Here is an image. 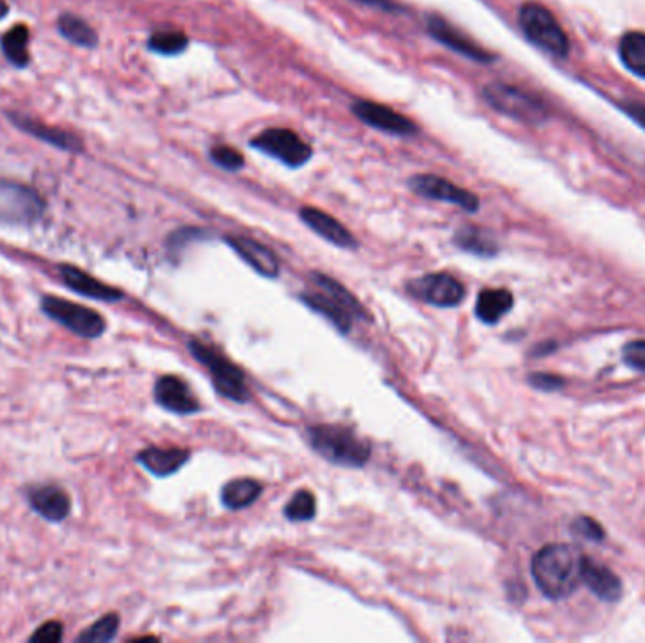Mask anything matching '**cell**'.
Segmentation results:
<instances>
[{"instance_id":"cell-19","label":"cell","mask_w":645,"mask_h":643,"mask_svg":"<svg viewBox=\"0 0 645 643\" xmlns=\"http://www.w3.org/2000/svg\"><path fill=\"white\" fill-rule=\"evenodd\" d=\"M29 502H31L34 512L42 515L51 523H59V521L67 519L68 513H70V498L67 493L59 487H53V485H44V487L33 489L29 493Z\"/></svg>"},{"instance_id":"cell-7","label":"cell","mask_w":645,"mask_h":643,"mask_svg":"<svg viewBox=\"0 0 645 643\" xmlns=\"http://www.w3.org/2000/svg\"><path fill=\"white\" fill-rule=\"evenodd\" d=\"M44 214L40 195L21 183L0 180V223L33 225Z\"/></svg>"},{"instance_id":"cell-25","label":"cell","mask_w":645,"mask_h":643,"mask_svg":"<svg viewBox=\"0 0 645 643\" xmlns=\"http://www.w3.org/2000/svg\"><path fill=\"white\" fill-rule=\"evenodd\" d=\"M0 44H2V51H4L6 59L12 65L17 66V68L29 65V61H31V55H29V29L25 25L19 23L16 27H12L8 33L2 36Z\"/></svg>"},{"instance_id":"cell-5","label":"cell","mask_w":645,"mask_h":643,"mask_svg":"<svg viewBox=\"0 0 645 643\" xmlns=\"http://www.w3.org/2000/svg\"><path fill=\"white\" fill-rule=\"evenodd\" d=\"M481 95L498 114L512 117L515 121L529 125H538L546 121L547 108L544 102L515 85L502 82L487 83Z\"/></svg>"},{"instance_id":"cell-31","label":"cell","mask_w":645,"mask_h":643,"mask_svg":"<svg viewBox=\"0 0 645 643\" xmlns=\"http://www.w3.org/2000/svg\"><path fill=\"white\" fill-rule=\"evenodd\" d=\"M210 159L223 170H240L244 166V155L231 146H215L210 151Z\"/></svg>"},{"instance_id":"cell-32","label":"cell","mask_w":645,"mask_h":643,"mask_svg":"<svg viewBox=\"0 0 645 643\" xmlns=\"http://www.w3.org/2000/svg\"><path fill=\"white\" fill-rule=\"evenodd\" d=\"M623 361L632 370L645 372V340L629 342L627 346L623 347Z\"/></svg>"},{"instance_id":"cell-14","label":"cell","mask_w":645,"mask_h":643,"mask_svg":"<svg viewBox=\"0 0 645 643\" xmlns=\"http://www.w3.org/2000/svg\"><path fill=\"white\" fill-rule=\"evenodd\" d=\"M155 400L168 412L180 413V415H189L200 410V404L191 393L189 385L176 376L159 378L155 383Z\"/></svg>"},{"instance_id":"cell-13","label":"cell","mask_w":645,"mask_h":643,"mask_svg":"<svg viewBox=\"0 0 645 643\" xmlns=\"http://www.w3.org/2000/svg\"><path fill=\"white\" fill-rule=\"evenodd\" d=\"M427 29H429L430 36L436 42H440L442 46H446L449 50L463 55L470 61L483 63V65L495 61L493 53L483 50L474 40H470L466 34L461 33L459 29H455L444 17L430 16L427 19Z\"/></svg>"},{"instance_id":"cell-22","label":"cell","mask_w":645,"mask_h":643,"mask_svg":"<svg viewBox=\"0 0 645 643\" xmlns=\"http://www.w3.org/2000/svg\"><path fill=\"white\" fill-rule=\"evenodd\" d=\"M513 295L506 289L481 291L476 304V315L485 325H497L498 321L512 310Z\"/></svg>"},{"instance_id":"cell-24","label":"cell","mask_w":645,"mask_h":643,"mask_svg":"<svg viewBox=\"0 0 645 643\" xmlns=\"http://www.w3.org/2000/svg\"><path fill=\"white\" fill-rule=\"evenodd\" d=\"M619 57L632 74L645 78V33L630 31L625 34L619 42Z\"/></svg>"},{"instance_id":"cell-18","label":"cell","mask_w":645,"mask_h":643,"mask_svg":"<svg viewBox=\"0 0 645 643\" xmlns=\"http://www.w3.org/2000/svg\"><path fill=\"white\" fill-rule=\"evenodd\" d=\"M581 581L593 591V593L606 600V602H615L623 594V585L621 579L613 574L612 570L600 562L593 559H583V572H581Z\"/></svg>"},{"instance_id":"cell-36","label":"cell","mask_w":645,"mask_h":643,"mask_svg":"<svg viewBox=\"0 0 645 643\" xmlns=\"http://www.w3.org/2000/svg\"><path fill=\"white\" fill-rule=\"evenodd\" d=\"M530 383H532V387L542 389V391H555V389L563 387L564 381L557 376H551V374H534V376H530Z\"/></svg>"},{"instance_id":"cell-26","label":"cell","mask_w":645,"mask_h":643,"mask_svg":"<svg viewBox=\"0 0 645 643\" xmlns=\"http://www.w3.org/2000/svg\"><path fill=\"white\" fill-rule=\"evenodd\" d=\"M455 244L464 251L476 253V255H483V257H491L497 255L498 246L495 238L489 232L481 231L476 227H464L461 231L455 234Z\"/></svg>"},{"instance_id":"cell-34","label":"cell","mask_w":645,"mask_h":643,"mask_svg":"<svg viewBox=\"0 0 645 643\" xmlns=\"http://www.w3.org/2000/svg\"><path fill=\"white\" fill-rule=\"evenodd\" d=\"M63 640V625L57 621H50L38 628L31 636V642L57 643Z\"/></svg>"},{"instance_id":"cell-28","label":"cell","mask_w":645,"mask_h":643,"mask_svg":"<svg viewBox=\"0 0 645 643\" xmlns=\"http://www.w3.org/2000/svg\"><path fill=\"white\" fill-rule=\"evenodd\" d=\"M187 44H189L187 36L180 31H157L149 36L148 42L149 50L168 57L183 53Z\"/></svg>"},{"instance_id":"cell-30","label":"cell","mask_w":645,"mask_h":643,"mask_svg":"<svg viewBox=\"0 0 645 643\" xmlns=\"http://www.w3.org/2000/svg\"><path fill=\"white\" fill-rule=\"evenodd\" d=\"M119 628V617L116 613H108L106 617H102L91 628H87L83 634H80V642L102 643L114 640Z\"/></svg>"},{"instance_id":"cell-11","label":"cell","mask_w":645,"mask_h":643,"mask_svg":"<svg viewBox=\"0 0 645 643\" xmlns=\"http://www.w3.org/2000/svg\"><path fill=\"white\" fill-rule=\"evenodd\" d=\"M410 293L419 300H425L438 308H453L459 306L464 298V285L457 278L438 272L429 274L408 285Z\"/></svg>"},{"instance_id":"cell-27","label":"cell","mask_w":645,"mask_h":643,"mask_svg":"<svg viewBox=\"0 0 645 643\" xmlns=\"http://www.w3.org/2000/svg\"><path fill=\"white\" fill-rule=\"evenodd\" d=\"M57 27H59V33L63 34L67 38L68 42L76 44V46H82V48H95L97 42H99V36L97 33L83 21L78 16H70V14H65V16L59 17L57 21Z\"/></svg>"},{"instance_id":"cell-17","label":"cell","mask_w":645,"mask_h":643,"mask_svg":"<svg viewBox=\"0 0 645 643\" xmlns=\"http://www.w3.org/2000/svg\"><path fill=\"white\" fill-rule=\"evenodd\" d=\"M138 462L157 478L176 474L189 461V451L182 447H148L138 453Z\"/></svg>"},{"instance_id":"cell-23","label":"cell","mask_w":645,"mask_h":643,"mask_svg":"<svg viewBox=\"0 0 645 643\" xmlns=\"http://www.w3.org/2000/svg\"><path fill=\"white\" fill-rule=\"evenodd\" d=\"M263 493V487L255 479H234L223 487L221 500L229 510H244Z\"/></svg>"},{"instance_id":"cell-21","label":"cell","mask_w":645,"mask_h":643,"mask_svg":"<svg viewBox=\"0 0 645 643\" xmlns=\"http://www.w3.org/2000/svg\"><path fill=\"white\" fill-rule=\"evenodd\" d=\"M12 121L16 123L19 129L33 134L36 138L48 142V144L55 146V148L65 149V151H78V149L82 148V144H80V140L76 136L61 131V129L48 127L44 123H38L34 119H29V117L12 116Z\"/></svg>"},{"instance_id":"cell-12","label":"cell","mask_w":645,"mask_h":643,"mask_svg":"<svg viewBox=\"0 0 645 643\" xmlns=\"http://www.w3.org/2000/svg\"><path fill=\"white\" fill-rule=\"evenodd\" d=\"M353 114L363 121L364 125L376 131L395 134V136H412L417 132V125L412 119L395 112L393 108L374 102V100H357L351 106Z\"/></svg>"},{"instance_id":"cell-35","label":"cell","mask_w":645,"mask_h":643,"mask_svg":"<svg viewBox=\"0 0 645 643\" xmlns=\"http://www.w3.org/2000/svg\"><path fill=\"white\" fill-rule=\"evenodd\" d=\"M621 110L632 117L640 127L645 129V102L644 100H625L621 102Z\"/></svg>"},{"instance_id":"cell-16","label":"cell","mask_w":645,"mask_h":643,"mask_svg":"<svg viewBox=\"0 0 645 643\" xmlns=\"http://www.w3.org/2000/svg\"><path fill=\"white\" fill-rule=\"evenodd\" d=\"M300 219L321 238H325L327 242H331L334 246L344 249H353L357 246L353 234L332 215L317 210L314 206H304L300 210Z\"/></svg>"},{"instance_id":"cell-2","label":"cell","mask_w":645,"mask_h":643,"mask_svg":"<svg viewBox=\"0 0 645 643\" xmlns=\"http://www.w3.org/2000/svg\"><path fill=\"white\" fill-rule=\"evenodd\" d=\"M306 438L315 453L340 466L361 468L370 459V446L355 432L336 425H317L306 430Z\"/></svg>"},{"instance_id":"cell-8","label":"cell","mask_w":645,"mask_h":643,"mask_svg":"<svg viewBox=\"0 0 645 643\" xmlns=\"http://www.w3.org/2000/svg\"><path fill=\"white\" fill-rule=\"evenodd\" d=\"M251 146L289 168H300L312 159V148L297 132L282 127H272L257 134Z\"/></svg>"},{"instance_id":"cell-38","label":"cell","mask_w":645,"mask_h":643,"mask_svg":"<svg viewBox=\"0 0 645 643\" xmlns=\"http://www.w3.org/2000/svg\"><path fill=\"white\" fill-rule=\"evenodd\" d=\"M8 12H10L8 4H6L4 0H0V19H4V17L8 16Z\"/></svg>"},{"instance_id":"cell-15","label":"cell","mask_w":645,"mask_h":643,"mask_svg":"<svg viewBox=\"0 0 645 643\" xmlns=\"http://www.w3.org/2000/svg\"><path fill=\"white\" fill-rule=\"evenodd\" d=\"M227 244L261 276L265 278L280 276L278 257L272 253V249L266 248L265 244L248 236H227Z\"/></svg>"},{"instance_id":"cell-9","label":"cell","mask_w":645,"mask_h":643,"mask_svg":"<svg viewBox=\"0 0 645 643\" xmlns=\"http://www.w3.org/2000/svg\"><path fill=\"white\" fill-rule=\"evenodd\" d=\"M40 306L44 314L53 321L61 323L63 327L76 332L82 338H99L106 329L104 319L95 310H89L82 304H74L63 298L44 297Z\"/></svg>"},{"instance_id":"cell-4","label":"cell","mask_w":645,"mask_h":643,"mask_svg":"<svg viewBox=\"0 0 645 643\" xmlns=\"http://www.w3.org/2000/svg\"><path fill=\"white\" fill-rule=\"evenodd\" d=\"M519 27L530 44L551 53L555 57H566L570 51L568 36L561 23L546 6L538 2H525L519 10Z\"/></svg>"},{"instance_id":"cell-6","label":"cell","mask_w":645,"mask_h":643,"mask_svg":"<svg viewBox=\"0 0 645 643\" xmlns=\"http://www.w3.org/2000/svg\"><path fill=\"white\" fill-rule=\"evenodd\" d=\"M189 349L195 355V359L210 370L215 389L221 395L232 398L236 402L248 400V387H246V380H244V374L240 372V368H236L221 353H217L212 347L204 346L202 342L193 340L189 344Z\"/></svg>"},{"instance_id":"cell-37","label":"cell","mask_w":645,"mask_h":643,"mask_svg":"<svg viewBox=\"0 0 645 643\" xmlns=\"http://www.w3.org/2000/svg\"><path fill=\"white\" fill-rule=\"evenodd\" d=\"M357 2L372 6V8H380V10H397V4L393 0H357Z\"/></svg>"},{"instance_id":"cell-3","label":"cell","mask_w":645,"mask_h":643,"mask_svg":"<svg viewBox=\"0 0 645 643\" xmlns=\"http://www.w3.org/2000/svg\"><path fill=\"white\" fill-rule=\"evenodd\" d=\"M314 285V293H304L302 300L315 312L325 315L336 329L348 332L353 319L357 315L363 317L361 304L340 283L323 274H314Z\"/></svg>"},{"instance_id":"cell-29","label":"cell","mask_w":645,"mask_h":643,"mask_svg":"<svg viewBox=\"0 0 645 643\" xmlns=\"http://www.w3.org/2000/svg\"><path fill=\"white\" fill-rule=\"evenodd\" d=\"M315 496L312 491H298L297 495L289 500V504L285 506V517L289 521H310L315 517Z\"/></svg>"},{"instance_id":"cell-20","label":"cell","mask_w":645,"mask_h":643,"mask_svg":"<svg viewBox=\"0 0 645 643\" xmlns=\"http://www.w3.org/2000/svg\"><path fill=\"white\" fill-rule=\"evenodd\" d=\"M61 278L65 281L68 289H72L74 293L83 295V297L106 300V302H114V300L123 298L121 291L100 283L99 280H95L93 276L85 274L83 270L76 268V266H63L61 268Z\"/></svg>"},{"instance_id":"cell-33","label":"cell","mask_w":645,"mask_h":643,"mask_svg":"<svg viewBox=\"0 0 645 643\" xmlns=\"http://www.w3.org/2000/svg\"><path fill=\"white\" fill-rule=\"evenodd\" d=\"M574 532L579 534L581 538H585V540H591V542H602L604 536H606L604 528L600 527L595 519H591V517H579V519H576L574 521Z\"/></svg>"},{"instance_id":"cell-10","label":"cell","mask_w":645,"mask_h":643,"mask_svg":"<svg viewBox=\"0 0 645 643\" xmlns=\"http://www.w3.org/2000/svg\"><path fill=\"white\" fill-rule=\"evenodd\" d=\"M410 189L419 197L455 204L466 212H476L480 208V200L474 193L466 191L463 187H457L455 183L449 182L442 176L417 174L410 180Z\"/></svg>"},{"instance_id":"cell-1","label":"cell","mask_w":645,"mask_h":643,"mask_svg":"<svg viewBox=\"0 0 645 643\" xmlns=\"http://www.w3.org/2000/svg\"><path fill=\"white\" fill-rule=\"evenodd\" d=\"M583 559L574 545H546L532 559V578L547 598L563 600L576 593L581 583Z\"/></svg>"}]
</instances>
